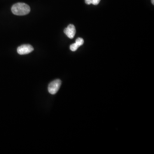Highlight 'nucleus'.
<instances>
[{
    "mask_svg": "<svg viewBox=\"0 0 154 154\" xmlns=\"http://www.w3.org/2000/svg\"><path fill=\"white\" fill-rule=\"evenodd\" d=\"M12 13L17 16H25L30 11V6L25 3H17L11 7Z\"/></svg>",
    "mask_w": 154,
    "mask_h": 154,
    "instance_id": "f257e3e1",
    "label": "nucleus"
},
{
    "mask_svg": "<svg viewBox=\"0 0 154 154\" xmlns=\"http://www.w3.org/2000/svg\"><path fill=\"white\" fill-rule=\"evenodd\" d=\"M61 81L60 79H55L50 83L48 86V91L51 94H55L58 92L61 86Z\"/></svg>",
    "mask_w": 154,
    "mask_h": 154,
    "instance_id": "f03ea898",
    "label": "nucleus"
},
{
    "mask_svg": "<svg viewBox=\"0 0 154 154\" xmlns=\"http://www.w3.org/2000/svg\"><path fill=\"white\" fill-rule=\"evenodd\" d=\"M34 50L33 46L30 45H22L17 48V53L20 55H25L30 53Z\"/></svg>",
    "mask_w": 154,
    "mask_h": 154,
    "instance_id": "7ed1b4c3",
    "label": "nucleus"
},
{
    "mask_svg": "<svg viewBox=\"0 0 154 154\" xmlns=\"http://www.w3.org/2000/svg\"><path fill=\"white\" fill-rule=\"evenodd\" d=\"M64 33L69 38H73L76 33V29L75 26L72 24L69 25L68 26L64 29Z\"/></svg>",
    "mask_w": 154,
    "mask_h": 154,
    "instance_id": "20e7f679",
    "label": "nucleus"
},
{
    "mask_svg": "<svg viewBox=\"0 0 154 154\" xmlns=\"http://www.w3.org/2000/svg\"><path fill=\"white\" fill-rule=\"evenodd\" d=\"M85 3L88 5H90L93 4L94 5H98L100 1V0H85Z\"/></svg>",
    "mask_w": 154,
    "mask_h": 154,
    "instance_id": "39448f33",
    "label": "nucleus"
},
{
    "mask_svg": "<svg viewBox=\"0 0 154 154\" xmlns=\"http://www.w3.org/2000/svg\"><path fill=\"white\" fill-rule=\"evenodd\" d=\"M75 44L80 47L81 46H82L84 44V40L82 38H78L75 41Z\"/></svg>",
    "mask_w": 154,
    "mask_h": 154,
    "instance_id": "423d86ee",
    "label": "nucleus"
},
{
    "mask_svg": "<svg viewBox=\"0 0 154 154\" xmlns=\"http://www.w3.org/2000/svg\"><path fill=\"white\" fill-rule=\"evenodd\" d=\"M78 48H79V46L75 43L72 44L70 46V49L72 50V51H75L78 49Z\"/></svg>",
    "mask_w": 154,
    "mask_h": 154,
    "instance_id": "0eeeda50",
    "label": "nucleus"
},
{
    "mask_svg": "<svg viewBox=\"0 0 154 154\" xmlns=\"http://www.w3.org/2000/svg\"><path fill=\"white\" fill-rule=\"evenodd\" d=\"M151 3L154 5V0H151Z\"/></svg>",
    "mask_w": 154,
    "mask_h": 154,
    "instance_id": "6e6552de",
    "label": "nucleus"
}]
</instances>
